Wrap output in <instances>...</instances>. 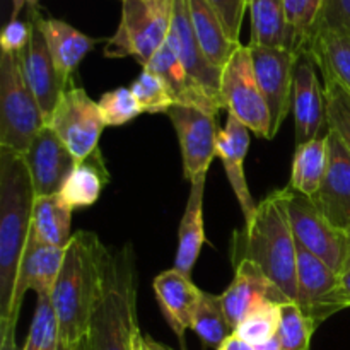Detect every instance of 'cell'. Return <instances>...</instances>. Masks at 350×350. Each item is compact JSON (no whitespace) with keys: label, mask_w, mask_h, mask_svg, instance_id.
I'll use <instances>...</instances> for the list:
<instances>
[{"label":"cell","mask_w":350,"mask_h":350,"mask_svg":"<svg viewBox=\"0 0 350 350\" xmlns=\"http://www.w3.org/2000/svg\"><path fill=\"white\" fill-rule=\"evenodd\" d=\"M108 248L98 234L77 231L65 248L64 263L51 291L60 327V350H75L88 337L105 275Z\"/></svg>","instance_id":"cell-1"},{"label":"cell","mask_w":350,"mask_h":350,"mask_svg":"<svg viewBox=\"0 0 350 350\" xmlns=\"http://www.w3.org/2000/svg\"><path fill=\"white\" fill-rule=\"evenodd\" d=\"M232 263L250 260L291 301L297 299V243L280 190L267 195L245 228L234 232Z\"/></svg>","instance_id":"cell-2"},{"label":"cell","mask_w":350,"mask_h":350,"mask_svg":"<svg viewBox=\"0 0 350 350\" xmlns=\"http://www.w3.org/2000/svg\"><path fill=\"white\" fill-rule=\"evenodd\" d=\"M34 200L36 195L24 156L0 150V330L9 323Z\"/></svg>","instance_id":"cell-3"},{"label":"cell","mask_w":350,"mask_h":350,"mask_svg":"<svg viewBox=\"0 0 350 350\" xmlns=\"http://www.w3.org/2000/svg\"><path fill=\"white\" fill-rule=\"evenodd\" d=\"M137 255L133 246L108 250L101 293L88 334L89 350H132L137 320Z\"/></svg>","instance_id":"cell-4"},{"label":"cell","mask_w":350,"mask_h":350,"mask_svg":"<svg viewBox=\"0 0 350 350\" xmlns=\"http://www.w3.org/2000/svg\"><path fill=\"white\" fill-rule=\"evenodd\" d=\"M46 125L43 111L23 72L21 53L0 57V150L24 156Z\"/></svg>","instance_id":"cell-5"},{"label":"cell","mask_w":350,"mask_h":350,"mask_svg":"<svg viewBox=\"0 0 350 350\" xmlns=\"http://www.w3.org/2000/svg\"><path fill=\"white\" fill-rule=\"evenodd\" d=\"M174 0H123L118 29L106 43L105 57H132L147 67L170 36Z\"/></svg>","instance_id":"cell-6"},{"label":"cell","mask_w":350,"mask_h":350,"mask_svg":"<svg viewBox=\"0 0 350 350\" xmlns=\"http://www.w3.org/2000/svg\"><path fill=\"white\" fill-rule=\"evenodd\" d=\"M280 195L297 245L323 260L340 275L350 260L349 232L332 226L311 197L291 187L282 188Z\"/></svg>","instance_id":"cell-7"},{"label":"cell","mask_w":350,"mask_h":350,"mask_svg":"<svg viewBox=\"0 0 350 350\" xmlns=\"http://www.w3.org/2000/svg\"><path fill=\"white\" fill-rule=\"evenodd\" d=\"M221 98L229 115L236 116L250 132L272 139L269 106L256 81L248 44H241L222 68Z\"/></svg>","instance_id":"cell-8"},{"label":"cell","mask_w":350,"mask_h":350,"mask_svg":"<svg viewBox=\"0 0 350 350\" xmlns=\"http://www.w3.org/2000/svg\"><path fill=\"white\" fill-rule=\"evenodd\" d=\"M46 125L60 137L77 163L98 149L99 139L105 130L99 105L89 98L84 88L68 82L57 108L53 109Z\"/></svg>","instance_id":"cell-9"},{"label":"cell","mask_w":350,"mask_h":350,"mask_svg":"<svg viewBox=\"0 0 350 350\" xmlns=\"http://www.w3.org/2000/svg\"><path fill=\"white\" fill-rule=\"evenodd\" d=\"M166 115L180 140L185 178L193 181L200 174H207L212 161L217 156L219 129L215 115L183 105L171 106Z\"/></svg>","instance_id":"cell-10"},{"label":"cell","mask_w":350,"mask_h":350,"mask_svg":"<svg viewBox=\"0 0 350 350\" xmlns=\"http://www.w3.org/2000/svg\"><path fill=\"white\" fill-rule=\"evenodd\" d=\"M248 46L252 51L256 81L269 106L273 139L293 108L294 65L299 51L296 53L284 48L253 46V44Z\"/></svg>","instance_id":"cell-11"},{"label":"cell","mask_w":350,"mask_h":350,"mask_svg":"<svg viewBox=\"0 0 350 350\" xmlns=\"http://www.w3.org/2000/svg\"><path fill=\"white\" fill-rule=\"evenodd\" d=\"M297 299L304 313L320 327L332 314L344 310L340 275L317 255L297 245Z\"/></svg>","instance_id":"cell-12"},{"label":"cell","mask_w":350,"mask_h":350,"mask_svg":"<svg viewBox=\"0 0 350 350\" xmlns=\"http://www.w3.org/2000/svg\"><path fill=\"white\" fill-rule=\"evenodd\" d=\"M64 255L65 248L44 245L29 232L23 260H21L19 272H17L16 287H14L9 323L0 330V337L7 334H16L17 318H19L21 306H23L27 291H34L36 296H41V294L51 296V291H53L62 263H64Z\"/></svg>","instance_id":"cell-13"},{"label":"cell","mask_w":350,"mask_h":350,"mask_svg":"<svg viewBox=\"0 0 350 350\" xmlns=\"http://www.w3.org/2000/svg\"><path fill=\"white\" fill-rule=\"evenodd\" d=\"M34 195H58L77 166V159L48 125L38 132L24 154Z\"/></svg>","instance_id":"cell-14"},{"label":"cell","mask_w":350,"mask_h":350,"mask_svg":"<svg viewBox=\"0 0 350 350\" xmlns=\"http://www.w3.org/2000/svg\"><path fill=\"white\" fill-rule=\"evenodd\" d=\"M167 43L176 51L181 65L187 70L188 77L193 81V84L224 109V103L221 98L222 70L212 65L211 60L205 57L204 50L195 36L193 27H191L187 0H174L173 23H171Z\"/></svg>","instance_id":"cell-15"},{"label":"cell","mask_w":350,"mask_h":350,"mask_svg":"<svg viewBox=\"0 0 350 350\" xmlns=\"http://www.w3.org/2000/svg\"><path fill=\"white\" fill-rule=\"evenodd\" d=\"M317 64L308 50L297 53L294 65L293 111L296 129V146L318 139L327 125V103L325 88L317 75Z\"/></svg>","instance_id":"cell-16"},{"label":"cell","mask_w":350,"mask_h":350,"mask_svg":"<svg viewBox=\"0 0 350 350\" xmlns=\"http://www.w3.org/2000/svg\"><path fill=\"white\" fill-rule=\"evenodd\" d=\"M328 137V170L313 202L332 226L350 234V152L330 130Z\"/></svg>","instance_id":"cell-17"},{"label":"cell","mask_w":350,"mask_h":350,"mask_svg":"<svg viewBox=\"0 0 350 350\" xmlns=\"http://www.w3.org/2000/svg\"><path fill=\"white\" fill-rule=\"evenodd\" d=\"M234 267V279H232L231 286L221 294L226 317L234 332L255 308L265 303L282 304L291 301L253 262L241 260Z\"/></svg>","instance_id":"cell-18"},{"label":"cell","mask_w":350,"mask_h":350,"mask_svg":"<svg viewBox=\"0 0 350 350\" xmlns=\"http://www.w3.org/2000/svg\"><path fill=\"white\" fill-rule=\"evenodd\" d=\"M31 23H33L31 40L26 50L21 53V60H23L24 77H26L27 84H29L31 91H33L34 98H36L41 111H43L44 120H48L53 109L57 108L68 82H65L62 75L58 74L41 29L34 24L33 19H31Z\"/></svg>","instance_id":"cell-19"},{"label":"cell","mask_w":350,"mask_h":350,"mask_svg":"<svg viewBox=\"0 0 350 350\" xmlns=\"http://www.w3.org/2000/svg\"><path fill=\"white\" fill-rule=\"evenodd\" d=\"M250 140H252L250 129H246L236 116L228 115L224 129H219L217 156L221 157L222 164H224L226 176H228L229 185H231L232 191H234L236 198L241 205L245 222L255 215L256 207H258L252 191H250L245 170H243V163H245V157L248 154Z\"/></svg>","instance_id":"cell-20"},{"label":"cell","mask_w":350,"mask_h":350,"mask_svg":"<svg viewBox=\"0 0 350 350\" xmlns=\"http://www.w3.org/2000/svg\"><path fill=\"white\" fill-rule=\"evenodd\" d=\"M154 293L167 325L183 345L185 332L191 328V320L204 291L195 286L191 277L171 269L154 279Z\"/></svg>","instance_id":"cell-21"},{"label":"cell","mask_w":350,"mask_h":350,"mask_svg":"<svg viewBox=\"0 0 350 350\" xmlns=\"http://www.w3.org/2000/svg\"><path fill=\"white\" fill-rule=\"evenodd\" d=\"M31 19L40 27L46 40L58 74L65 82H70L74 70L84 60L85 55L94 48L98 40L75 29L65 21L46 19L38 12V9H31Z\"/></svg>","instance_id":"cell-22"},{"label":"cell","mask_w":350,"mask_h":350,"mask_svg":"<svg viewBox=\"0 0 350 350\" xmlns=\"http://www.w3.org/2000/svg\"><path fill=\"white\" fill-rule=\"evenodd\" d=\"M144 68H149L154 74L159 75L161 81L166 85L167 92H170L171 99L174 101V105L193 106V108H200L215 116H217V113L222 109L221 105H217L214 99H211L205 92H202L200 89L193 84V81L188 77L187 70H185L183 65H181L176 51H174L173 46L167 43V40L166 43L156 51V55H154L152 60L147 64V67Z\"/></svg>","instance_id":"cell-23"},{"label":"cell","mask_w":350,"mask_h":350,"mask_svg":"<svg viewBox=\"0 0 350 350\" xmlns=\"http://www.w3.org/2000/svg\"><path fill=\"white\" fill-rule=\"evenodd\" d=\"M207 174H200L190 181V195H188L187 208L181 217L178 229V250L174 258V269L185 275L191 277L200 250L205 241L204 232V195Z\"/></svg>","instance_id":"cell-24"},{"label":"cell","mask_w":350,"mask_h":350,"mask_svg":"<svg viewBox=\"0 0 350 350\" xmlns=\"http://www.w3.org/2000/svg\"><path fill=\"white\" fill-rule=\"evenodd\" d=\"M187 7L191 27L205 57L211 60L212 65L222 70L241 43L231 40L221 17L207 0H187Z\"/></svg>","instance_id":"cell-25"},{"label":"cell","mask_w":350,"mask_h":350,"mask_svg":"<svg viewBox=\"0 0 350 350\" xmlns=\"http://www.w3.org/2000/svg\"><path fill=\"white\" fill-rule=\"evenodd\" d=\"M252 16L253 46H269L293 50L297 53L296 38L287 23L284 0H248Z\"/></svg>","instance_id":"cell-26"},{"label":"cell","mask_w":350,"mask_h":350,"mask_svg":"<svg viewBox=\"0 0 350 350\" xmlns=\"http://www.w3.org/2000/svg\"><path fill=\"white\" fill-rule=\"evenodd\" d=\"M109 183V171L106 170L101 150L96 149L84 161L77 163L60 191V197L70 208L91 207L101 197V191Z\"/></svg>","instance_id":"cell-27"},{"label":"cell","mask_w":350,"mask_h":350,"mask_svg":"<svg viewBox=\"0 0 350 350\" xmlns=\"http://www.w3.org/2000/svg\"><path fill=\"white\" fill-rule=\"evenodd\" d=\"M304 50L310 51L323 79L337 81L350 92V33L321 31Z\"/></svg>","instance_id":"cell-28"},{"label":"cell","mask_w":350,"mask_h":350,"mask_svg":"<svg viewBox=\"0 0 350 350\" xmlns=\"http://www.w3.org/2000/svg\"><path fill=\"white\" fill-rule=\"evenodd\" d=\"M72 211L60 193L36 197L33 207V221H31V234L44 245L67 248L72 239Z\"/></svg>","instance_id":"cell-29"},{"label":"cell","mask_w":350,"mask_h":350,"mask_svg":"<svg viewBox=\"0 0 350 350\" xmlns=\"http://www.w3.org/2000/svg\"><path fill=\"white\" fill-rule=\"evenodd\" d=\"M328 170V137L296 146L293 161V176L289 187L306 197H313L320 190Z\"/></svg>","instance_id":"cell-30"},{"label":"cell","mask_w":350,"mask_h":350,"mask_svg":"<svg viewBox=\"0 0 350 350\" xmlns=\"http://www.w3.org/2000/svg\"><path fill=\"white\" fill-rule=\"evenodd\" d=\"M191 330L200 337L204 345L219 349L222 342L234 334L226 317L221 296L211 293H202L198 306L191 320Z\"/></svg>","instance_id":"cell-31"},{"label":"cell","mask_w":350,"mask_h":350,"mask_svg":"<svg viewBox=\"0 0 350 350\" xmlns=\"http://www.w3.org/2000/svg\"><path fill=\"white\" fill-rule=\"evenodd\" d=\"M317 323L303 311L296 301L280 304V320L277 338L282 350H310Z\"/></svg>","instance_id":"cell-32"},{"label":"cell","mask_w":350,"mask_h":350,"mask_svg":"<svg viewBox=\"0 0 350 350\" xmlns=\"http://www.w3.org/2000/svg\"><path fill=\"white\" fill-rule=\"evenodd\" d=\"M23 350H60V327L48 294L36 296V310Z\"/></svg>","instance_id":"cell-33"},{"label":"cell","mask_w":350,"mask_h":350,"mask_svg":"<svg viewBox=\"0 0 350 350\" xmlns=\"http://www.w3.org/2000/svg\"><path fill=\"white\" fill-rule=\"evenodd\" d=\"M325 81V103H327V126L340 139L350 152V92L337 81Z\"/></svg>","instance_id":"cell-34"},{"label":"cell","mask_w":350,"mask_h":350,"mask_svg":"<svg viewBox=\"0 0 350 350\" xmlns=\"http://www.w3.org/2000/svg\"><path fill=\"white\" fill-rule=\"evenodd\" d=\"M280 320V304L265 303L255 308L245 320L239 323L234 334L252 345L263 344L277 335Z\"/></svg>","instance_id":"cell-35"},{"label":"cell","mask_w":350,"mask_h":350,"mask_svg":"<svg viewBox=\"0 0 350 350\" xmlns=\"http://www.w3.org/2000/svg\"><path fill=\"white\" fill-rule=\"evenodd\" d=\"M142 113H167L174 101L171 99L166 85L157 74L149 68H142L139 77L130 85Z\"/></svg>","instance_id":"cell-36"},{"label":"cell","mask_w":350,"mask_h":350,"mask_svg":"<svg viewBox=\"0 0 350 350\" xmlns=\"http://www.w3.org/2000/svg\"><path fill=\"white\" fill-rule=\"evenodd\" d=\"M287 23L296 38L297 51L304 50L313 38L323 0H284Z\"/></svg>","instance_id":"cell-37"},{"label":"cell","mask_w":350,"mask_h":350,"mask_svg":"<svg viewBox=\"0 0 350 350\" xmlns=\"http://www.w3.org/2000/svg\"><path fill=\"white\" fill-rule=\"evenodd\" d=\"M98 105L106 126L125 125L142 113L130 88H118L105 92Z\"/></svg>","instance_id":"cell-38"},{"label":"cell","mask_w":350,"mask_h":350,"mask_svg":"<svg viewBox=\"0 0 350 350\" xmlns=\"http://www.w3.org/2000/svg\"><path fill=\"white\" fill-rule=\"evenodd\" d=\"M321 31L350 33V0H323L313 36Z\"/></svg>","instance_id":"cell-39"},{"label":"cell","mask_w":350,"mask_h":350,"mask_svg":"<svg viewBox=\"0 0 350 350\" xmlns=\"http://www.w3.org/2000/svg\"><path fill=\"white\" fill-rule=\"evenodd\" d=\"M207 2L214 7L217 16L221 17L231 40L241 43L239 33H241L243 17L248 9V0H207Z\"/></svg>","instance_id":"cell-40"},{"label":"cell","mask_w":350,"mask_h":350,"mask_svg":"<svg viewBox=\"0 0 350 350\" xmlns=\"http://www.w3.org/2000/svg\"><path fill=\"white\" fill-rule=\"evenodd\" d=\"M31 31H33V23L29 21L10 19L5 24L0 36V48L2 53H23L27 48L31 40Z\"/></svg>","instance_id":"cell-41"},{"label":"cell","mask_w":350,"mask_h":350,"mask_svg":"<svg viewBox=\"0 0 350 350\" xmlns=\"http://www.w3.org/2000/svg\"><path fill=\"white\" fill-rule=\"evenodd\" d=\"M217 350H255V345L248 344L246 340H243L239 335L232 334L226 338L224 342L221 344V347Z\"/></svg>","instance_id":"cell-42"},{"label":"cell","mask_w":350,"mask_h":350,"mask_svg":"<svg viewBox=\"0 0 350 350\" xmlns=\"http://www.w3.org/2000/svg\"><path fill=\"white\" fill-rule=\"evenodd\" d=\"M338 291H340V296L344 299L345 306H350V260L345 265L344 272L340 273V286H338Z\"/></svg>","instance_id":"cell-43"},{"label":"cell","mask_w":350,"mask_h":350,"mask_svg":"<svg viewBox=\"0 0 350 350\" xmlns=\"http://www.w3.org/2000/svg\"><path fill=\"white\" fill-rule=\"evenodd\" d=\"M132 350H150L149 345H147L146 335H142V332L140 330H137L135 335H133Z\"/></svg>","instance_id":"cell-44"},{"label":"cell","mask_w":350,"mask_h":350,"mask_svg":"<svg viewBox=\"0 0 350 350\" xmlns=\"http://www.w3.org/2000/svg\"><path fill=\"white\" fill-rule=\"evenodd\" d=\"M38 2H40V0H14V10L10 19H17V14L23 9V5H29L31 9H38Z\"/></svg>","instance_id":"cell-45"},{"label":"cell","mask_w":350,"mask_h":350,"mask_svg":"<svg viewBox=\"0 0 350 350\" xmlns=\"http://www.w3.org/2000/svg\"><path fill=\"white\" fill-rule=\"evenodd\" d=\"M255 350H282V347H280V342L275 335V337H272L270 340L255 345Z\"/></svg>","instance_id":"cell-46"},{"label":"cell","mask_w":350,"mask_h":350,"mask_svg":"<svg viewBox=\"0 0 350 350\" xmlns=\"http://www.w3.org/2000/svg\"><path fill=\"white\" fill-rule=\"evenodd\" d=\"M146 338H147V345H149L150 350H173V349L166 347L164 344H159V342L154 340V338H150V337H146Z\"/></svg>","instance_id":"cell-47"},{"label":"cell","mask_w":350,"mask_h":350,"mask_svg":"<svg viewBox=\"0 0 350 350\" xmlns=\"http://www.w3.org/2000/svg\"><path fill=\"white\" fill-rule=\"evenodd\" d=\"M75 350H89V344H88V337H85V338H84V340H82V342H81V344H79V345H77V349H75Z\"/></svg>","instance_id":"cell-48"},{"label":"cell","mask_w":350,"mask_h":350,"mask_svg":"<svg viewBox=\"0 0 350 350\" xmlns=\"http://www.w3.org/2000/svg\"><path fill=\"white\" fill-rule=\"evenodd\" d=\"M122 2H123V0H122Z\"/></svg>","instance_id":"cell-49"}]
</instances>
